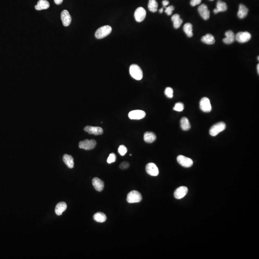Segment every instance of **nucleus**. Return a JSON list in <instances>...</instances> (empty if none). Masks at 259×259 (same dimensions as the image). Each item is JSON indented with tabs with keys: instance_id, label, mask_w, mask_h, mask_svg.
<instances>
[{
	"instance_id": "obj_29",
	"label": "nucleus",
	"mask_w": 259,
	"mask_h": 259,
	"mask_svg": "<svg viewBox=\"0 0 259 259\" xmlns=\"http://www.w3.org/2000/svg\"><path fill=\"white\" fill-rule=\"evenodd\" d=\"M148 8L149 10L153 13H155L157 11L158 4L156 0H149Z\"/></svg>"
},
{
	"instance_id": "obj_11",
	"label": "nucleus",
	"mask_w": 259,
	"mask_h": 259,
	"mask_svg": "<svg viewBox=\"0 0 259 259\" xmlns=\"http://www.w3.org/2000/svg\"><path fill=\"white\" fill-rule=\"evenodd\" d=\"M146 171L152 176H157L159 174V170L156 164L153 163H148L146 166Z\"/></svg>"
},
{
	"instance_id": "obj_9",
	"label": "nucleus",
	"mask_w": 259,
	"mask_h": 259,
	"mask_svg": "<svg viewBox=\"0 0 259 259\" xmlns=\"http://www.w3.org/2000/svg\"><path fill=\"white\" fill-rule=\"evenodd\" d=\"M146 10L142 7H139L137 8L135 11V19L138 22H141L146 18Z\"/></svg>"
},
{
	"instance_id": "obj_32",
	"label": "nucleus",
	"mask_w": 259,
	"mask_h": 259,
	"mask_svg": "<svg viewBox=\"0 0 259 259\" xmlns=\"http://www.w3.org/2000/svg\"><path fill=\"white\" fill-rule=\"evenodd\" d=\"M118 152L121 156H124L127 152V149L124 145H121L118 148Z\"/></svg>"
},
{
	"instance_id": "obj_4",
	"label": "nucleus",
	"mask_w": 259,
	"mask_h": 259,
	"mask_svg": "<svg viewBox=\"0 0 259 259\" xmlns=\"http://www.w3.org/2000/svg\"><path fill=\"white\" fill-rule=\"evenodd\" d=\"M226 125L224 122H219L217 124L214 125L211 128H210V134L212 136H215L218 135L220 132L223 131L225 129Z\"/></svg>"
},
{
	"instance_id": "obj_7",
	"label": "nucleus",
	"mask_w": 259,
	"mask_h": 259,
	"mask_svg": "<svg viewBox=\"0 0 259 259\" xmlns=\"http://www.w3.org/2000/svg\"><path fill=\"white\" fill-rule=\"evenodd\" d=\"M200 107L201 110L203 112H210L212 110V106L209 99L206 97L202 98L200 102Z\"/></svg>"
},
{
	"instance_id": "obj_12",
	"label": "nucleus",
	"mask_w": 259,
	"mask_h": 259,
	"mask_svg": "<svg viewBox=\"0 0 259 259\" xmlns=\"http://www.w3.org/2000/svg\"><path fill=\"white\" fill-rule=\"evenodd\" d=\"M198 10L201 17L205 20H207L210 17V11L208 9L207 5L204 4H203L199 6Z\"/></svg>"
},
{
	"instance_id": "obj_40",
	"label": "nucleus",
	"mask_w": 259,
	"mask_h": 259,
	"mask_svg": "<svg viewBox=\"0 0 259 259\" xmlns=\"http://www.w3.org/2000/svg\"><path fill=\"white\" fill-rule=\"evenodd\" d=\"M257 71H258V74H259V64H258L257 66Z\"/></svg>"
},
{
	"instance_id": "obj_17",
	"label": "nucleus",
	"mask_w": 259,
	"mask_h": 259,
	"mask_svg": "<svg viewBox=\"0 0 259 259\" xmlns=\"http://www.w3.org/2000/svg\"><path fill=\"white\" fill-rule=\"evenodd\" d=\"M228 6L225 2H222L221 0H219L217 2V8L214 10V13L217 14L221 12H225L227 10Z\"/></svg>"
},
{
	"instance_id": "obj_25",
	"label": "nucleus",
	"mask_w": 259,
	"mask_h": 259,
	"mask_svg": "<svg viewBox=\"0 0 259 259\" xmlns=\"http://www.w3.org/2000/svg\"><path fill=\"white\" fill-rule=\"evenodd\" d=\"M201 41L203 42L208 45H212L215 43V39L214 37L210 34H207L202 38Z\"/></svg>"
},
{
	"instance_id": "obj_3",
	"label": "nucleus",
	"mask_w": 259,
	"mask_h": 259,
	"mask_svg": "<svg viewBox=\"0 0 259 259\" xmlns=\"http://www.w3.org/2000/svg\"><path fill=\"white\" fill-rule=\"evenodd\" d=\"M142 200L141 194L136 191L130 192L127 195V201L130 203H137Z\"/></svg>"
},
{
	"instance_id": "obj_36",
	"label": "nucleus",
	"mask_w": 259,
	"mask_h": 259,
	"mask_svg": "<svg viewBox=\"0 0 259 259\" xmlns=\"http://www.w3.org/2000/svg\"><path fill=\"white\" fill-rule=\"evenodd\" d=\"M202 0H191L190 2L191 5L192 6H195L197 5H200L201 4Z\"/></svg>"
},
{
	"instance_id": "obj_26",
	"label": "nucleus",
	"mask_w": 259,
	"mask_h": 259,
	"mask_svg": "<svg viewBox=\"0 0 259 259\" xmlns=\"http://www.w3.org/2000/svg\"><path fill=\"white\" fill-rule=\"evenodd\" d=\"M93 218L96 222L103 223L107 220V217L103 213L98 212L94 215Z\"/></svg>"
},
{
	"instance_id": "obj_16",
	"label": "nucleus",
	"mask_w": 259,
	"mask_h": 259,
	"mask_svg": "<svg viewBox=\"0 0 259 259\" xmlns=\"http://www.w3.org/2000/svg\"><path fill=\"white\" fill-rule=\"evenodd\" d=\"M92 184L94 187L98 192L103 191L104 188V183L103 181L98 178H94L92 180Z\"/></svg>"
},
{
	"instance_id": "obj_2",
	"label": "nucleus",
	"mask_w": 259,
	"mask_h": 259,
	"mask_svg": "<svg viewBox=\"0 0 259 259\" xmlns=\"http://www.w3.org/2000/svg\"><path fill=\"white\" fill-rule=\"evenodd\" d=\"M112 31V28L110 26H104L99 28L95 33V37L98 39H101L107 37Z\"/></svg>"
},
{
	"instance_id": "obj_19",
	"label": "nucleus",
	"mask_w": 259,
	"mask_h": 259,
	"mask_svg": "<svg viewBox=\"0 0 259 259\" xmlns=\"http://www.w3.org/2000/svg\"><path fill=\"white\" fill-rule=\"evenodd\" d=\"M249 12V9L246 6L243 4H240L239 6V11L238 13V16L240 19H243L247 16Z\"/></svg>"
},
{
	"instance_id": "obj_35",
	"label": "nucleus",
	"mask_w": 259,
	"mask_h": 259,
	"mask_svg": "<svg viewBox=\"0 0 259 259\" xmlns=\"http://www.w3.org/2000/svg\"><path fill=\"white\" fill-rule=\"evenodd\" d=\"M129 167H130V164L127 162H124L121 163L120 165V167L121 169H127Z\"/></svg>"
},
{
	"instance_id": "obj_41",
	"label": "nucleus",
	"mask_w": 259,
	"mask_h": 259,
	"mask_svg": "<svg viewBox=\"0 0 259 259\" xmlns=\"http://www.w3.org/2000/svg\"><path fill=\"white\" fill-rule=\"evenodd\" d=\"M259 56H258V61H259Z\"/></svg>"
},
{
	"instance_id": "obj_34",
	"label": "nucleus",
	"mask_w": 259,
	"mask_h": 259,
	"mask_svg": "<svg viewBox=\"0 0 259 259\" xmlns=\"http://www.w3.org/2000/svg\"><path fill=\"white\" fill-rule=\"evenodd\" d=\"M174 9H175V8L173 6H169L168 7H166V10H165V12L167 13L168 16H171L172 14L173 11H174Z\"/></svg>"
},
{
	"instance_id": "obj_23",
	"label": "nucleus",
	"mask_w": 259,
	"mask_h": 259,
	"mask_svg": "<svg viewBox=\"0 0 259 259\" xmlns=\"http://www.w3.org/2000/svg\"><path fill=\"white\" fill-rule=\"evenodd\" d=\"M67 209V204L64 202H61L58 203L55 207V213L57 215H62L63 212Z\"/></svg>"
},
{
	"instance_id": "obj_37",
	"label": "nucleus",
	"mask_w": 259,
	"mask_h": 259,
	"mask_svg": "<svg viewBox=\"0 0 259 259\" xmlns=\"http://www.w3.org/2000/svg\"><path fill=\"white\" fill-rule=\"evenodd\" d=\"M169 1H167V0H164V1H163L162 2V4L163 6V7H165L166 8V6H167V5L169 4Z\"/></svg>"
},
{
	"instance_id": "obj_28",
	"label": "nucleus",
	"mask_w": 259,
	"mask_h": 259,
	"mask_svg": "<svg viewBox=\"0 0 259 259\" xmlns=\"http://www.w3.org/2000/svg\"><path fill=\"white\" fill-rule=\"evenodd\" d=\"M183 31L188 37L191 38L193 36L192 25L191 23H188L185 24L183 26Z\"/></svg>"
},
{
	"instance_id": "obj_30",
	"label": "nucleus",
	"mask_w": 259,
	"mask_h": 259,
	"mask_svg": "<svg viewBox=\"0 0 259 259\" xmlns=\"http://www.w3.org/2000/svg\"><path fill=\"white\" fill-rule=\"evenodd\" d=\"M184 105H183L182 103V102H178V103H177L175 105L174 108H173V110H175V111L181 112V111H183V110H184Z\"/></svg>"
},
{
	"instance_id": "obj_15",
	"label": "nucleus",
	"mask_w": 259,
	"mask_h": 259,
	"mask_svg": "<svg viewBox=\"0 0 259 259\" xmlns=\"http://www.w3.org/2000/svg\"><path fill=\"white\" fill-rule=\"evenodd\" d=\"M61 20L63 24L64 27H68L71 24L72 18L69 13L66 10H64L61 13Z\"/></svg>"
},
{
	"instance_id": "obj_10",
	"label": "nucleus",
	"mask_w": 259,
	"mask_h": 259,
	"mask_svg": "<svg viewBox=\"0 0 259 259\" xmlns=\"http://www.w3.org/2000/svg\"><path fill=\"white\" fill-rule=\"evenodd\" d=\"M146 115V112L143 110H134L129 112L128 116L131 120H141L145 118Z\"/></svg>"
},
{
	"instance_id": "obj_24",
	"label": "nucleus",
	"mask_w": 259,
	"mask_h": 259,
	"mask_svg": "<svg viewBox=\"0 0 259 259\" xmlns=\"http://www.w3.org/2000/svg\"><path fill=\"white\" fill-rule=\"evenodd\" d=\"M156 135L154 132L147 131L144 134V139L147 143H152L156 140Z\"/></svg>"
},
{
	"instance_id": "obj_8",
	"label": "nucleus",
	"mask_w": 259,
	"mask_h": 259,
	"mask_svg": "<svg viewBox=\"0 0 259 259\" xmlns=\"http://www.w3.org/2000/svg\"><path fill=\"white\" fill-rule=\"evenodd\" d=\"M251 37V35L248 32H240L237 33L235 36V39L239 42L243 43L249 41Z\"/></svg>"
},
{
	"instance_id": "obj_38",
	"label": "nucleus",
	"mask_w": 259,
	"mask_h": 259,
	"mask_svg": "<svg viewBox=\"0 0 259 259\" xmlns=\"http://www.w3.org/2000/svg\"><path fill=\"white\" fill-rule=\"evenodd\" d=\"M54 1L55 4L57 5H61L63 2V0H54Z\"/></svg>"
},
{
	"instance_id": "obj_1",
	"label": "nucleus",
	"mask_w": 259,
	"mask_h": 259,
	"mask_svg": "<svg viewBox=\"0 0 259 259\" xmlns=\"http://www.w3.org/2000/svg\"><path fill=\"white\" fill-rule=\"evenodd\" d=\"M130 74L132 78L137 80H140L143 76V73L141 68L137 64H132L130 67Z\"/></svg>"
},
{
	"instance_id": "obj_13",
	"label": "nucleus",
	"mask_w": 259,
	"mask_h": 259,
	"mask_svg": "<svg viewBox=\"0 0 259 259\" xmlns=\"http://www.w3.org/2000/svg\"><path fill=\"white\" fill-rule=\"evenodd\" d=\"M188 192V189L186 187H180L175 190L174 193V197L177 199H181L186 196Z\"/></svg>"
},
{
	"instance_id": "obj_22",
	"label": "nucleus",
	"mask_w": 259,
	"mask_h": 259,
	"mask_svg": "<svg viewBox=\"0 0 259 259\" xmlns=\"http://www.w3.org/2000/svg\"><path fill=\"white\" fill-rule=\"evenodd\" d=\"M171 20L173 22L174 28L176 29L179 28L183 23V20L181 19L180 15L178 14L173 15L171 17Z\"/></svg>"
},
{
	"instance_id": "obj_5",
	"label": "nucleus",
	"mask_w": 259,
	"mask_h": 259,
	"mask_svg": "<svg viewBox=\"0 0 259 259\" xmlns=\"http://www.w3.org/2000/svg\"><path fill=\"white\" fill-rule=\"evenodd\" d=\"M97 145V142L94 140H88L80 142L79 144V147L81 149L86 150H89L94 149Z\"/></svg>"
},
{
	"instance_id": "obj_20",
	"label": "nucleus",
	"mask_w": 259,
	"mask_h": 259,
	"mask_svg": "<svg viewBox=\"0 0 259 259\" xmlns=\"http://www.w3.org/2000/svg\"><path fill=\"white\" fill-rule=\"evenodd\" d=\"M49 7V3L47 0H39L37 5L35 6V9L38 11L47 9Z\"/></svg>"
},
{
	"instance_id": "obj_18",
	"label": "nucleus",
	"mask_w": 259,
	"mask_h": 259,
	"mask_svg": "<svg viewBox=\"0 0 259 259\" xmlns=\"http://www.w3.org/2000/svg\"><path fill=\"white\" fill-rule=\"evenodd\" d=\"M225 36L226 37L223 39V41L225 44H231L234 41L235 36L233 32L231 31H228L225 32Z\"/></svg>"
},
{
	"instance_id": "obj_31",
	"label": "nucleus",
	"mask_w": 259,
	"mask_h": 259,
	"mask_svg": "<svg viewBox=\"0 0 259 259\" xmlns=\"http://www.w3.org/2000/svg\"><path fill=\"white\" fill-rule=\"evenodd\" d=\"M165 94L167 98L171 99L173 97V90L170 87H167L165 89Z\"/></svg>"
},
{
	"instance_id": "obj_33",
	"label": "nucleus",
	"mask_w": 259,
	"mask_h": 259,
	"mask_svg": "<svg viewBox=\"0 0 259 259\" xmlns=\"http://www.w3.org/2000/svg\"><path fill=\"white\" fill-rule=\"evenodd\" d=\"M116 155L114 153H111L109 155V157L107 159V162L109 164H111L112 163L115 162L116 160Z\"/></svg>"
},
{
	"instance_id": "obj_14",
	"label": "nucleus",
	"mask_w": 259,
	"mask_h": 259,
	"mask_svg": "<svg viewBox=\"0 0 259 259\" xmlns=\"http://www.w3.org/2000/svg\"><path fill=\"white\" fill-rule=\"evenodd\" d=\"M85 131L88 132L90 135H101L103 133V130L102 128L99 127H94L91 126H87L85 128Z\"/></svg>"
},
{
	"instance_id": "obj_39",
	"label": "nucleus",
	"mask_w": 259,
	"mask_h": 259,
	"mask_svg": "<svg viewBox=\"0 0 259 259\" xmlns=\"http://www.w3.org/2000/svg\"><path fill=\"white\" fill-rule=\"evenodd\" d=\"M163 12V8H162L160 9H159V12L160 13H162Z\"/></svg>"
},
{
	"instance_id": "obj_27",
	"label": "nucleus",
	"mask_w": 259,
	"mask_h": 259,
	"mask_svg": "<svg viewBox=\"0 0 259 259\" xmlns=\"http://www.w3.org/2000/svg\"><path fill=\"white\" fill-rule=\"evenodd\" d=\"M181 127L183 131H188L191 128V124L186 117H183L181 120Z\"/></svg>"
},
{
	"instance_id": "obj_42",
	"label": "nucleus",
	"mask_w": 259,
	"mask_h": 259,
	"mask_svg": "<svg viewBox=\"0 0 259 259\" xmlns=\"http://www.w3.org/2000/svg\"><path fill=\"white\" fill-rule=\"evenodd\" d=\"M210 1H214V0H210Z\"/></svg>"
},
{
	"instance_id": "obj_21",
	"label": "nucleus",
	"mask_w": 259,
	"mask_h": 259,
	"mask_svg": "<svg viewBox=\"0 0 259 259\" xmlns=\"http://www.w3.org/2000/svg\"><path fill=\"white\" fill-rule=\"evenodd\" d=\"M63 160L69 168H72L74 167V161L72 156L65 154L63 156Z\"/></svg>"
},
{
	"instance_id": "obj_6",
	"label": "nucleus",
	"mask_w": 259,
	"mask_h": 259,
	"mask_svg": "<svg viewBox=\"0 0 259 259\" xmlns=\"http://www.w3.org/2000/svg\"><path fill=\"white\" fill-rule=\"evenodd\" d=\"M178 162L183 167H190L193 165V161L191 158L180 155L177 157Z\"/></svg>"
}]
</instances>
